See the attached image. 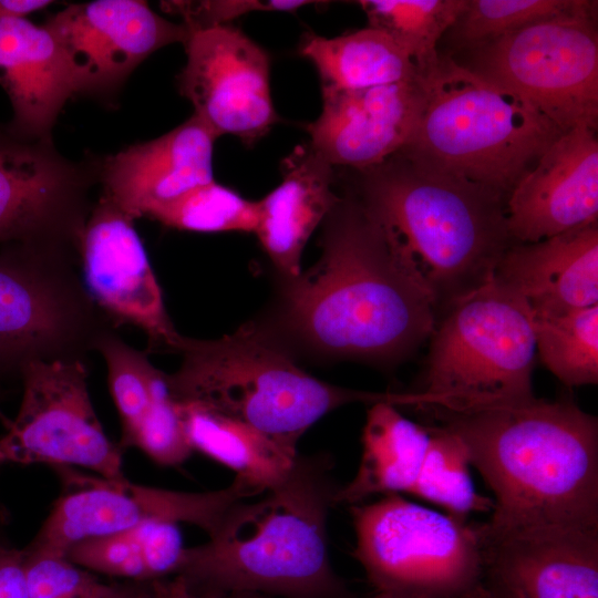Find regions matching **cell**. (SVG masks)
Instances as JSON below:
<instances>
[{"label":"cell","instance_id":"cell-17","mask_svg":"<svg viewBox=\"0 0 598 598\" xmlns=\"http://www.w3.org/2000/svg\"><path fill=\"white\" fill-rule=\"evenodd\" d=\"M485 576L519 598H598V526L481 524Z\"/></svg>","mask_w":598,"mask_h":598},{"label":"cell","instance_id":"cell-3","mask_svg":"<svg viewBox=\"0 0 598 598\" xmlns=\"http://www.w3.org/2000/svg\"><path fill=\"white\" fill-rule=\"evenodd\" d=\"M326 454L297 456L288 475L233 504L207 542L186 547L176 575L214 590L268 598H346L328 551L340 486Z\"/></svg>","mask_w":598,"mask_h":598},{"label":"cell","instance_id":"cell-19","mask_svg":"<svg viewBox=\"0 0 598 598\" xmlns=\"http://www.w3.org/2000/svg\"><path fill=\"white\" fill-rule=\"evenodd\" d=\"M515 243H536L598 220V138L578 125L564 132L506 199Z\"/></svg>","mask_w":598,"mask_h":598},{"label":"cell","instance_id":"cell-20","mask_svg":"<svg viewBox=\"0 0 598 598\" xmlns=\"http://www.w3.org/2000/svg\"><path fill=\"white\" fill-rule=\"evenodd\" d=\"M218 136L196 115L166 134L100 159L102 196L132 219L214 181L213 148Z\"/></svg>","mask_w":598,"mask_h":598},{"label":"cell","instance_id":"cell-30","mask_svg":"<svg viewBox=\"0 0 598 598\" xmlns=\"http://www.w3.org/2000/svg\"><path fill=\"white\" fill-rule=\"evenodd\" d=\"M533 319L546 368L567 386L597 384L598 305Z\"/></svg>","mask_w":598,"mask_h":598},{"label":"cell","instance_id":"cell-4","mask_svg":"<svg viewBox=\"0 0 598 598\" xmlns=\"http://www.w3.org/2000/svg\"><path fill=\"white\" fill-rule=\"evenodd\" d=\"M354 172L348 188L384 228L436 312L489 280L515 244L506 198L485 187L424 169L401 153Z\"/></svg>","mask_w":598,"mask_h":598},{"label":"cell","instance_id":"cell-38","mask_svg":"<svg viewBox=\"0 0 598 598\" xmlns=\"http://www.w3.org/2000/svg\"><path fill=\"white\" fill-rule=\"evenodd\" d=\"M146 581H102L96 577L82 598H145Z\"/></svg>","mask_w":598,"mask_h":598},{"label":"cell","instance_id":"cell-41","mask_svg":"<svg viewBox=\"0 0 598 598\" xmlns=\"http://www.w3.org/2000/svg\"><path fill=\"white\" fill-rule=\"evenodd\" d=\"M9 512L4 504L0 501V540L7 539L6 530L9 524Z\"/></svg>","mask_w":598,"mask_h":598},{"label":"cell","instance_id":"cell-34","mask_svg":"<svg viewBox=\"0 0 598 598\" xmlns=\"http://www.w3.org/2000/svg\"><path fill=\"white\" fill-rule=\"evenodd\" d=\"M137 448L162 466H178L192 455L184 425L167 382L161 371L151 408L138 426L130 448Z\"/></svg>","mask_w":598,"mask_h":598},{"label":"cell","instance_id":"cell-14","mask_svg":"<svg viewBox=\"0 0 598 598\" xmlns=\"http://www.w3.org/2000/svg\"><path fill=\"white\" fill-rule=\"evenodd\" d=\"M58 41L74 94L110 99L152 53L186 43L190 31L140 0L73 3L44 23Z\"/></svg>","mask_w":598,"mask_h":598},{"label":"cell","instance_id":"cell-28","mask_svg":"<svg viewBox=\"0 0 598 598\" xmlns=\"http://www.w3.org/2000/svg\"><path fill=\"white\" fill-rule=\"evenodd\" d=\"M369 27L390 35L416 63L422 76L440 60L437 43L467 0H361Z\"/></svg>","mask_w":598,"mask_h":598},{"label":"cell","instance_id":"cell-21","mask_svg":"<svg viewBox=\"0 0 598 598\" xmlns=\"http://www.w3.org/2000/svg\"><path fill=\"white\" fill-rule=\"evenodd\" d=\"M493 278L520 296L535 317L598 305V220L536 243L513 244Z\"/></svg>","mask_w":598,"mask_h":598},{"label":"cell","instance_id":"cell-42","mask_svg":"<svg viewBox=\"0 0 598 598\" xmlns=\"http://www.w3.org/2000/svg\"><path fill=\"white\" fill-rule=\"evenodd\" d=\"M458 598H489L488 597V590L483 581L480 586L471 590L470 592L458 597Z\"/></svg>","mask_w":598,"mask_h":598},{"label":"cell","instance_id":"cell-43","mask_svg":"<svg viewBox=\"0 0 598 598\" xmlns=\"http://www.w3.org/2000/svg\"><path fill=\"white\" fill-rule=\"evenodd\" d=\"M346 598H351V597L349 596V597H346ZM369 598H393V597L375 592V595H373L372 597H369Z\"/></svg>","mask_w":598,"mask_h":598},{"label":"cell","instance_id":"cell-2","mask_svg":"<svg viewBox=\"0 0 598 598\" xmlns=\"http://www.w3.org/2000/svg\"><path fill=\"white\" fill-rule=\"evenodd\" d=\"M465 445L493 494L494 527L598 526V421L536 396L471 412H431Z\"/></svg>","mask_w":598,"mask_h":598},{"label":"cell","instance_id":"cell-32","mask_svg":"<svg viewBox=\"0 0 598 598\" xmlns=\"http://www.w3.org/2000/svg\"><path fill=\"white\" fill-rule=\"evenodd\" d=\"M258 214V200L244 198L212 181L169 202L151 206L143 217L181 230L255 233Z\"/></svg>","mask_w":598,"mask_h":598},{"label":"cell","instance_id":"cell-40","mask_svg":"<svg viewBox=\"0 0 598 598\" xmlns=\"http://www.w3.org/2000/svg\"><path fill=\"white\" fill-rule=\"evenodd\" d=\"M484 582L489 598H519L515 591L495 578L485 576Z\"/></svg>","mask_w":598,"mask_h":598},{"label":"cell","instance_id":"cell-7","mask_svg":"<svg viewBox=\"0 0 598 598\" xmlns=\"http://www.w3.org/2000/svg\"><path fill=\"white\" fill-rule=\"evenodd\" d=\"M430 338L417 408L462 413L535 396L533 312L493 277L448 306Z\"/></svg>","mask_w":598,"mask_h":598},{"label":"cell","instance_id":"cell-15","mask_svg":"<svg viewBox=\"0 0 598 598\" xmlns=\"http://www.w3.org/2000/svg\"><path fill=\"white\" fill-rule=\"evenodd\" d=\"M179 92L218 137L250 146L279 121L270 90V58L239 29L219 25L190 32Z\"/></svg>","mask_w":598,"mask_h":598},{"label":"cell","instance_id":"cell-16","mask_svg":"<svg viewBox=\"0 0 598 598\" xmlns=\"http://www.w3.org/2000/svg\"><path fill=\"white\" fill-rule=\"evenodd\" d=\"M79 264L87 292L115 328L141 329L148 352H176L183 336L165 309L134 219L102 195L83 229Z\"/></svg>","mask_w":598,"mask_h":598},{"label":"cell","instance_id":"cell-23","mask_svg":"<svg viewBox=\"0 0 598 598\" xmlns=\"http://www.w3.org/2000/svg\"><path fill=\"white\" fill-rule=\"evenodd\" d=\"M281 182L258 200L255 233L281 280L301 272L303 248L339 202L334 166L310 143L297 145L280 165Z\"/></svg>","mask_w":598,"mask_h":598},{"label":"cell","instance_id":"cell-24","mask_svg":"<svg viewBox=\"0 0 598 598\" xmlns=\"http://www.w3.org/2000/svg\"><path fill=\"white\" fill-rule=\"evenodd\" d=\"M430 429L405 417L389 402L370 404L354 477L340 486L336 504L355 505L372 495L409 494L420 474Z\"/></svg>","mask_w":598,"mask_h":598},{"label":"cell","instance_id":"cell-29","mask_svg":"<svg viewBox=\"0 0 598 598\" xmlns=\"http://www.w3.org/2000/svg\"><path fill=\"white\" fill-rule=\"evenodd\" d=\"M429 429L427 451L409 494L462 519H467L472 513H492L493 499L475 489L470 456L463 442L443 426Z\"/></svg>","mask_w":598,"mask_h":598},{"label":"cell","instance_id":"cell-5","mask_svg":"<svg viewBox=\"0 0 598 598\" xmlns=\"http://www.w3.org/2000/svg\"><path fill=\"white\" fill-rule=\"evenodd\" d=\"M177 371L167 374L176 401L202 403L297 453L301 436L338 408L362 402L408 406L406 393L369 392L319 380L302 370L257 322L213 340L183 336Z\"/></svg>","mask_w":598,"mask_h":598},{"label":"cell","instance_id":"cell-39","mask_svg":"<svg viewBox=\"0 0 598 598\" xmlns=\"http://www.w3.org/2000/svg\"><path fill=\"white\" fill-rule=\"evenodd\" d=\"M53 3L48 0H0V20L6 18H25Z\"/></svg>","mask_w":598,"mask_h":598},{"label":"cell","instance_id":"cell-37","mask_svg":"<svg viewBox=\"0 0 598 598\" xmlns=\"http://www.w3.org/2000/svg\"><path fill=\"white\" fill-rule=\"evenodd\" d=\"M0 598H29L22 548L0 540Z\"/></svg>","mask_w":598,"mask_h":598},{"label":"cell","instance_id":"cell-36","mask_svg":"<svg viewBox=\"0 0 598 598\" xmlns=\"http://www.w3.org/2000/svg\"><path fill=\"white\" fill-rule=\"evenodd\" d=\"M146 598H268L258 595L214 590L193 585L175 575L168 578L147 581Z\"/></svg>","mask_w":598,"mask_h":598},{"label":"cell","instance_id":"cell-13","mask_svg":"<svg viewBox=\"0 0 598 598\" xmlns=\"http://www.w3.org/2000/svg\"><path fill=\"white\" fill-rule=\"evenodd\" d=\"M99 169L100 159L73 162L52 141L20 140L0 125V246L79 257Z\"/></svg>","mask_w":598,"mask_h":598},{"label":"cell","instance_id":"cell-6","mask_svg":"<svg viewBox=\"0 0 598 598\" xmlns=\"http://www.w3.org/2000/svg\"><path fill=\"white\" fill-rule=\"evenodd\" d=\"M423 78L425 102L401 153L415 165L507 199L561 132L525 99L440 55Z\"/></svg>","mask_w":598,"mask_h":598},{"label":"cell","instance_id":"cell-8","mask_svg":"<svg viewBox=\"0 0 598 598\" xmlns=\"http://www.w3.org/2000/svg\"><path fill=\"white\" fill-rule=\"evenodd\" d=\"M354 557L377 594L458 598L485 578L481 525L399 494L350 506Z\"/></svg>","mask_w":598,"mask_h":598},{"label":"cell","instance_id":"cell-12","mask_svg":"<svg viewBox=\"0 0 598 598\" xmlns=\"http://www.w3.org/2000/svg\"><path fill=\"white\" fill-rule=\"evenodd\" d=\"M22 399L0 435V466L45 464L123 477V450L92 404L82 360L35 361L20 372Z\"/></svg>","mask_w":598,"mask_h":598},{"label":"cell","instance_id":"cell-9","mask_svg":"<svg viewBox=\"0 0 598 598\" xmlns=\"http://www.w3.org/2000/svg\"><path fill=\"white\" fill-rule=\"evenodd\" d=\"M76 265L79 257L62 250L0 247V377H20L35 361H84L115 330Z\"/></svg>","mask_w":598,"mask_h":598},{"label":"cell","instance_id":"cell-11","mask_svg":"<svg viewBox=\"0 0 598 598\" xmlns=\"http://www.w3.org/2000/svg\"><path fill=\"white\" fill-rule=\"evenodd\" d=\"M52 468L61 486L59 496L25 548L59 556L79 543L153 520L194 525L208 536L233 504L262 494L237 478L216 491L183 492L135 484L125 476Z\"/></svg>","mask_w":598,"mask_h":598},{"label":"cell","instance_id":"cell-33","mask_svg":"<svg viewBox=\"0 0 598 598\" xmlns=\"http://www.w3.org/2000/svg\"><path fill=\"white\" fill-rule=\"evenodd\" d=\"M95 351L106 363L109 389L121 422L118 445L124 452L151 408L161 370L148 361L146 352L128 346L115 330L99 339Z\"/></svg>","mask_w":598,"mask_h":598},{"label":"cell","instance_id":"cell-22","mask_svg":"<svg viewBox=\"0 0 598 598\" xmlns=\"http://www.w3.org/2000/svg\"><path fill=\"white\" fill-rule=\"evenodd\" d=\"M0 85L12 117L4 124L24 141H52V130L74 95L64 54L44 24L25 18L0 20Z\"/></svg>","mask_w":598,"mask_h":598},{"label":"cell","instance_id":"cell-1","mask_svg":"<svg viewBox=\"0 0 598 598\" xmlns=\"http://www.w3.org/2000/svg\"><path fill=\"white\" fill-rule=\"evenodd\" d=\"M321 225L320 258L281 280L257 324L293 357L373 363L404 358L433 333V300L351 189Z\"/></svg>","mask_w":598,"mask_h":598},{"label":"cell","instance_id":"cell-27","mask_svg":"<svg viewBox=\"0 0 598 598\" xmlns=\"http://www.w3.org/2000/svg\"><path fill=\"white\" fill-rule=\"evenodd\" d=\"M185 550L178 524L153 520L79 543L65 557L94 575L145 582L175 576Z\"/></svg>","mask_w":598,"mask_h":598},{"label":"cell","instance_id":"cell-10","mask_svg":"<svg viewBox=\"0 0 598 598\" xmlns=\"http://www.w3.org/2000/svg\"><path fill=\"white\" fill-rule=\"evenodd\" d=\"M596 18L566 14L535 22L468 51L463 66L525 99L561 132L578 125L597 130Z\"/></svg>","mask_w":598,"mask_h":598},{"label":"cell","instance_id":"cell-25","mask_svg":"<svg viewBox=\"0 0 598 598\" xmlns=\"http://www.w3.org/2000/svg\"><path fill=\"white\" fill-rule=\"evenodd\" d=\"M178 411L193 452L235 473V478L265 492L290 472L298 453L257 429L202 403L183 401Z\"/></svg>","mask_w":598,"mask_h":598},{"label":"cell","instance_id":"cell-26","mask_svg":"<svg viewBox=\"0 0 598 598\" xmlns=\"http://www.w3.org/2000/svg\"><path fill=\"white\" fill-rule=\"evenodd\" d=\"M299 53L316 68L321 90H358L422 76L390 35L371 27L334 38L306 32Z\"/></svg>","mask_w":598,"mask_h":598},{"label":"cell","instance_id":"cell-35","mask_svg":"<svg viewBox=\"0 0 598 598\" xmlns=\"http://www.w3.org/2000/svg\"><path fill=\"white\" fill-rule=\"evenodd\" d=\"M316 3L305 0H241V1H164L163 10L181 16L190 32L227 25L244 14L256 11H295Z\"/></svg>","mask_w":598,"mask_h":598},{"label":"cell","instance_id":"cell-31","mask_svg":"<svg viewBox=\"0 0 598 598\" xmlns=\"http://www.w3.org/2000/svg\"><path fill=\"white\" fill-rule=\"evenodd\" d=\"M566 14H597L588 0H467L448 29L458 50L472 51L535 22Z\"/></svg>","mask_w":598,"mask_h":598},{"label":"cell","instance_id":"cell-18","mask_svg":"<svg viewBox=\"0 0 598 598\" xmlns=\"http://www.w3.org/2000/svg\"><path fill=\"white\" fill-rule=\"evenodd\" d=\"M322 111L307 126L310 145L332 166L365 169L411 140L425 102L423 78L358 90H321Z\"/></svg>","mask_w":598,"mask_h":598}]
</instances>
